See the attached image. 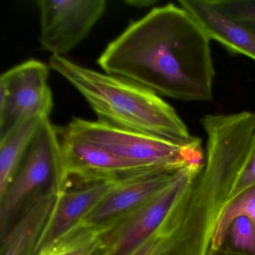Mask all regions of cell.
Segmentation results:
<instances>
[{
    "label": "cell",
    "instance_id": "cell-1",
    "mask_svg": "<svg viewBox=\"0 0 255 255\" xmlns=\"http://www.w3.org/2000/svg\"><path fill=\"white\" fill-rule=\"evenodd\" d=\"M210 38L173 3L154 7L110 43L98 59L106 74L181 101L213 99Z\"/></svg>",
    "mask_w": 255,
    "mask_h": 255
},
{
    "label": "cell",
    "instance_id": "cell-2",
    "mask_svg": "<svg viewBox=\"0 0 255 255\" xmlns=\"http://www.w3.org/2000/svg\"><path fill=\"white\" fill-rule=\"evenodd\" d=\"M49 67L83 95L99 122L180 144L197 139L169 104L140 85L85 68L65 56H51Z\"/></svg>",
    "mask_w": 255,
    "mask_h": 255
},
{
    "label": "cell",
    "instance_id": "cell-3",
    "mask_svg": "<svg viewBox=\"0 0 255 255\" xmlns=\"http://www.w3.org/2000/svg\"><path fill=\"white\" fill-rule=\"evenodd\" d=\"M68 135L101 147L135 165L153 168H182L204 162L201 140L183 144L99 122L74 118L62 129Z\"/></svg>",
    "mask_w": 255,
    "mask_h": 255
},
{
    "label": "cell",
    "instance_id": "cell-4",
    "mask_svg": "<svg viewBox=\"0 0 255 255\" xmlns=\"http://www.w3.org/2000/svg\"><path fill=\"white\" fill-rule=\"evenodd\" d=\"M62 171V149L59 130L44 118L15 177L0 198L1 240L21 206L43 186H49Z\"/></svg>",
    "mask_w": 255,
    "mask_h": 255
},
{
    "label": "cell",
    "instance_id": "cell-5",
    "mask_svg": "<svg viewBox=\"0 0 255 255\" xmlns=\"http://www.w3.org/2000/svg\"><path fill=\"white\" fill-rule=\"evenodd\" d=\"M204 162L189 164L147 202L115 224L107 237L104 255H129L153 235L181 201Z\"/></svg>",
    "mask_w": 255,
    "mask_h": 255
},
{
    "label": "cell",
    "instance_id": "cell-6",
    "mask_svg": "<svg viewBox=\"0 0 255 255\" xmlns=\"http://www.w3.org/2000/svg\"><path fill=\"white\" fill-rule=\"evenodd\" d=\"M49 66L35 59L13 67L0 77V140L34 118L49 117L53 107Z\"/></svg>",
    "mask_w": 255,
    "mask_h": 255
},
{
    "label": "cell",
    "instance_id": "cell-7",
    "mask_svg": "<svg viewBox=\"0 0 255 255\" xmlns=\"http://www.w3.org/2000/svg\"><path fill=\"white\" fill-rule=\"evenodd\" d=\"M105 0H39V41L52 56H64L89 35L107 9Z\"/></svg>",
    "mask_w": 255,
    "mask_h": 255
},
{
    "label": "cell",
    "instance_id": "cell-8",
    "mask_svg": "<svg viewBox=\"0 0 255 255\" xmlns=\"http://www.w3.org/2000/svg\"><path fill=\"white\" fill-rule=\"evenodd\" d=\"M62 149V172L56 180L64 189L73 183L77 186L121 180L153 170L135 165L90 143L59 130ZM179 169V168H177Z\"/></svg>",
    "mask_w": 255,
    "mask_h": 255
},
{
    "label": "cell",
    "instance_id": "cell-9",
    "mask_svg": "<svg viewBox=\"0 0 255 255\" xmlns=\"http://www.w3.org/2000/svg\"><path fill=\"white\" fill-rule=\"evenodd\" d=\"M182 168L153 170L125 179L82 222L95 226L118 222L160 192Z\"/></svg>",
    "mask_w": 255,
    "mask_h": 255
},
{
    "label": "cell",
    "instance_id": "cell-10",
    "mask_svg": "<svg viewBox=\"0 0 255 255\" xmlns=\"http://www.w3.org/2000/svg\"><path fill=\"white\" fill-rule=\"evenodd\" d=\"M125 179L83 185L73 189H64L61 186L50 216L31 255L54 243L82 222Z\"/></svg>",
    "mask_w": 255,
    "mask_h": 255
},
{
    "label": "cell",
    "instance_id": "cell-11",
    "mask_svg": "<svg viewBox=\"0 0 255 255\" xmlns=\"http://www.w3.org/2000/svg\"><path fill=\"white\" fill-rule=\"evenodd\" d=\"M61 190L56 178L31 197L23 213L1 240L2 255H31Z\"/></svg>",
    "mask_w": 255,
    "mask_h": 255
},
{
    "label": "cell",
    "instance_id": "cell-12",
    "mask_svg": "<svg viewBox=\"0 0 255 255\" xmlns=\"http://www.w3.org/2000/svg\"><path fill=\"white\" fill-rule=\"evenodd\" d=\"M178 3L198 20L210 40L255 60V33L222 14L211 0H180Z\"/></svg>",
    "mask_w": 255,
    "mask_h": 255
},
{
    "label": "cell",
    "instance_id": "cell-13",
    "mask_svg": "<svg viewBox=\"0 0 255 255\" xmlns=\"http://www.w3.org/2000/svg\"><path fill=\"white\" fill-rule=\"evenodd\" d=\"M115 223L95 226L80 222L59 240L33 255H104Z\"/></svg>",
    "mask_w": 255,
    "mask_h": 255
},
{
    "label": "cell",
    "instance_id": "cell-14",
    "mask_svg": "<svg viewBox=\"0 0 255 255\" xmlns=\"http://www.w3.org/2000/svg\"><path fill=\"white\" fill-rule=\"evenodd\" d=\"M44 119L37 117L26 121L0 140V198L15 177Z\"/></svg>",
    "mask_w": 255,
    "mask_h": 255
},
{
    "label": "cell",
    "instance_id": "cell-15",
    "mask_svg": "<svg viewBox=\"0 0 255 255\" xmlns=\"http://www.w3.org/2000/svg\"><path fill=\"white\" fill-rule=\"evenodd\" d=\"M241 216L252 219L255 225V186L245 191L228 204L218 223L210 247L211 250L220 249L231 222Z\"/></svg>",
    "mask_w": 255,
    "mask_h": 255
},
{
    "label": "cell",
    "instance_id": "cell-16",
    "mask_svg": "<svg viewBox=\"0 0 255 255\" xmlns=\"http://www.w3.org/2000/svg\"><path fill=\"white\" fill-rule=\"evenodd\" d=\"M221 248L247 255H255V225L252 219L241 216L227 230Z\"/></svg>",
    "mask_w": 255,
    "mask_h": 255
},
{
    "label": "cell",
    "instance_id": "cell-17",
    "mask_svg": "<svg viewBox=\"0 0 255 255\" xmlns=\"http://www.w3.org/2000/svg\"><path fill=\"white\" fill-rule=\"evenodd\" d=\"M129 255H178L172 232L162 223L157 231Z\"/></svg>",
    "mask_w": 255,
    "mask_h": 255
},
{
    "label": "cell",
    "instance_id": "cell-18",
    "mask_svg": "<svg viewBox=\"0 0 255 255\" xmlns=\"http://www.w3.org/2000/svg\"><path fill=\"white\" fill-rule=\"evenodd\" d=\"M254 186H255V133L246 166L234 186L231 195V201Z\"/></svg>",
    "mask_w": 255,
    "mask_h": 255
},
{
    "label": "cell",
    "instance_id": "cell-19",
    "mask_svg": "<svg viewBox=\"0 0 255 255\" xmlns=\"http://www.w3.org/2000/svg\"><path fill=\"white\" fill-rule=\"evenodd\" d=\"M156 2V1L155 0H129V1H127L126 3L133 7L146 8V7L154 5Z\"/></svg>",
    "mask_w": 255,
    "mask_h": 255
},
{
    "label": "cell",
    "instance_id": "cell-20",
    "mask_svg": "<svg viewBox=\"0 0 255 255\" xmlns=\"http://www.w3.org/2000/svg\"><path fill=\"white\" fill-rule=\"evenodd\" d=\"M208 255H247L245 254L237 253V252H231V251L227 250V249L220 248L216 250H211L209 252Z\"/></svg>",
    "mask_w": 255,
    "mask_h": 255
}]
</instances>
